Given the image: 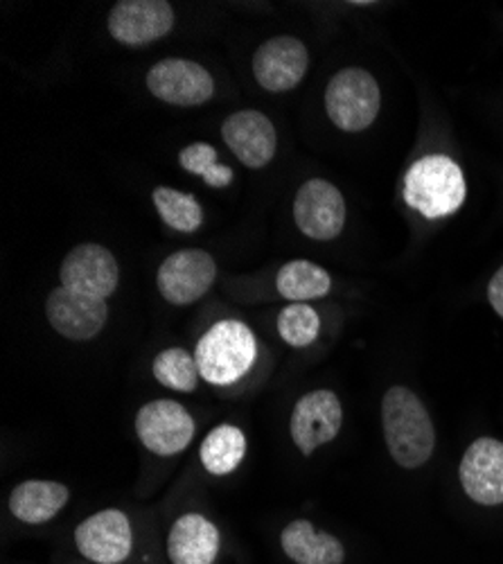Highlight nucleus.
Returning a JSON list of instances; mask_svg holds the SVG:
<instances>
[{
    "label": "nucleus",
    "mask_w": 503,
    "mask_h": 564,
    "mask_svg": "<svg viewBox=\"0 0 503 564\" xmlns=\"http://www.w3.org/2000/svg\"><path fill=\"white\" fill-rule=\"evenodd\" d=\"M219 551V531L204 514L190 512L174 522L167 553L174 564H212Z\"/></svg>",
    "instance_id": "obj_17"
},
{
    "label": "nucleus",
    "mask_w": 503,
    "mask_h": 564,
    "mask_svg": "<svg viewBox=\"0 0 503 564\" xmlns=\"http://www.w3.org/2000/svg\"><path fill=\"white\" fill-rule=\"evenodd\" d=\"M276 288L281 296L294 303H305L311 299H324L332 288V278L324 267L309 260H292L278 271Z\"/></svg>",
    "instance_id": "obj_20"
},
{
    "label": "nucleus",
    "mask_w": 503,
    "mask_h": 564,
    "mask_svg": "<svg viewBox=\"0 0 503 564\" xmlns=\"http://www.w3.org/2000/svg\"><path fill=\"white\" fill-rule=\"evenodd\" d=\"M215 275L217 267L210 253L201 249H183L161 264L156 285L163 299L172 305H190L212 288Z\"/></svg>",
    "instance_id": "obj_7"
},
{
    "label": "nucleus",
    "mask_w": 503,
    "mask_h": 564,
    "mask_svg": "<svg viewBox=\"0 0 503 564\" xmlns=\"http://www.w3.org/2000/svg\"><path fill=\"white\" fill-rule=\"evenodd\" d=\"M461 484L466 495L481 506L503 503V443L479 438L461 460Z\"/></svg>",
    "instance_id": "obj_16"
},
{
    "label": "nucleus",
    "mask_w": 503,
    "mask_h": 564,
    "mask_svg": "<svg viewBox=\"0 0 503 564\" xmlns=\"http://www.w3.org/2000/svg\"><path fill=\"white\" fill-rule=\"evenodd\" d=\"M247 454V438L242 430L221 425L212 430L201 445V463L215 477L231 475Z\"/></svg>",
    "instance_id": "obj_21"
},
{
    "label": "nucleus",
    "mask_w": 503,
    "mask_h": 564,
    "mask_svg": "<svg viewBox=\"0 0 503 564\" xmlns=\"http://www.w3.org/2000/svg\"><path fill=\"white\" fill-rule=\"evenodd\" d=\"M118 278L116 258L100 245L75 247L62 264V288L98 301H107L116 292Z\"/></svg>",
    "instance_id": "obj_9"
},
{
    "label": "nucleus",
    "mask_w": 503,
    "mask_h": 564,
    "mask_svg": "<svg viewBox=\"0 0 503 564\" xmlns=\"http://www.w3.org/2000/svg\"><path fill=\"white\" fill-rule=\"evenodd\" d=\"M221 138L240 163L260 170L276 154L278 135L273 122L260 111H238L221 124Z\"/></svg>",
    "instance_id": "obj_13"
},
{
    "label": "nucleus",
    "mask_w": 503,
    "mask_h": 564,
    "mask_svg": "<svg viewBox=\"0 0 503 564\" xmlns=\"http://www.w3.org/2000/svg\"><path fill=\"white\" fill-rule=\"evenodd\" d=\"M174 25V10L165 0H120L109 14V32L118 43L147 45Z\"/></svg>",
    "instance_id": "obj_11"
},
{
    "label": "nucleus",
    "mask_w": 503,
    "mask_h": 564,
    "mask_svg": "<svg viewBox=\"0 0 503 564\" xmlns=\"http://www.w3.org/2000/svg\"><path fill=\"white\" fill-rule=\"evenodd\" d=\"M283 549L296 564H341L346 557L337 538L318 533L307 520H296L283 531Z\"/></svg>",
    "instance_id": "obj_19"
},
{
    "label": "nucleus",
    "mask_w": 503,
    "mask_h": 564,
    "mask_svg": "<svg viewBox=\"0 0 503 564\" xmlns=\"http://www.w3.org/2000/svg\"><path fill=\"white\" fill-rule=\"evenodd\" d=\"M152 96L176 107H197L212 98L210 73L190 59H163L147 73Z\"/></svg>",
    "instance_id": "obj_8"
},
{
    "label": "nucleus",
    "mask_w": 503,
    "mask_h": 564,
    "mask_svg": "<svg viewBox=\"0 0 503 564\" xmlns=\"http://www.w3.org/2000/svg\"><path fill=\"white\" fill-rule=\"evenodd\" d=\"M258 355L255 337L249 330V325L242 321H219L197 344V366L199 375L215 384L226 387L240 382L249 368L253 366Z\"/></svg>",
    "instance_id": "obj_3"
},
{
    "label": "nucleus",
    "mask_w": 503,
    "mask_h": 564,
    "mask_svg": "<svg viewBox=\"0 0 503 564\" xmlns=\"http://www.w3.org/2000/svg\"><path fill=\"white\" fill-rule=\"evenodd\" d=\"M380 86L363 68L339 70L326 88L328 116L341 131L357 133L369 129L380 113Z\"/></svg>",
    "instance_id": "obj_4"
},
{
    "label": "nucleus",
    "mask_w": 503,
    "mask_h": 564,
    "mask_svg": "<svg viewBox=\"0 0 503 564\" xmlns=\"http://www.w3.org/2000/svg\"><path fill=\"white\" fill-rule=\"evenodd\" d=\"M307 66V48L296 36L269 39L253 55V75L258 84L271 93H285L298 86Z\"/></svg>",
    "instance_id": "obj_12"
},
{
    "label": "nucleus",
    "mask_w": 503,
    "mask_h": 564,
    "mask_svg": "<svg viewBox=\"0 0 503 564\" xmlns=\"http://www.w3.org/2000/svg\"><path fill=\"white\" fill-rule=\"evenodd\" d=\"M294 219L303 235L318 242L339 238L346 224V202L330 181L311 178L303 183L294 202Z\"/></svg>",
    "instance_id": "obj_5"
},
{
    "label": "nucleus",
    "mask_w": 503,
    "mask_h": 564,
    "mask_svg": "<svg viewBox=\"0 0 503 564\" xmlns=\"http://www.w3.org/2000/svg\"><path fill=\"white\" fill-rule=\"evenodd\" d=\"M178 163L186 172L204 176L210 187H226L233 181V170L217 161V150L208 143L188 145L178 154Z\"/></svg>",
    "instance_id": "obj_25"
},
{
    "label": "nucleus",
    "mask_w": 503,
    "mask_h": 564,
    "mask_svg": "<svg viewBox=\"0 0 503 564\" xmlns=\"http://www.w3.org/2000/svg\"><path fill=\"white\" fill-rule=\"evenodd\" d=\"M135 434L150 452L172 456L186 449L195 438V420L178 402L156 400L135 415Z\"/></svg>",
    "instance_id": "obj_6"
},
{
    "label": "nucleus",
    "mask_w": 503,
    "mask_h": 564,
    "mask_svg": "<svg viewBox=\"0 0 503 564\" xmlns=\"http://www.w3.org/2000/svg\"><path fill=\"white\" fill-rule=\"evenodd\" d=\"M154 206L163 221L181 232H195L204 221V210L193 195L178 193L174 187H156L154 191Z\"/></svg>",
    "instance_id": "obj_22"
},
{
    "label": "nucleus",
    "mask_w": 503,
    "mask_h": 564,
    "mask_svg": "<svg viewBox=\"0 0 503 564\" xmlns=\"http://www.w3.org/2000/svg\"><path fill=\"white\" fill-rule=\"evenodd\" d=\"M68 488L55 481H25L10 495V510L25 524H43L68 503Z\"/></svg>",
    "instance_id": "obj_18"
},
{
    "label": "nucleus",
    "mask_w": 503,
    "mask_h": 564,
    "mask_svg": "<svg viewBox=\"0 0 503 564\" xmlns=\"http://www.w3.org/2000/svg\"><path fill=\"white\" fill-rule=\"evenodd\" d=\"M278 333L294 348H307L321 333V318L305 303H294L278 314Z\"/></svg>",
    "instance_id": "obj_24"
},
{
    "label": "nucleus",
    "mask_w": 503,
    "mask_h": 564,
    "mask_svg": "<svg viewBox=\"0 0 503 564\" xmlns=\"http://www.w3.org/2000/svg\"><path fill=\"white\" fill-rule=\"evenodd\" d=\"M154 378L167 389L190 393L199 384L197 359L183 348H167L154 359Z\"/></svg>",
    "instance_id": "obj_23"
},
{
    "label": "nucleus",
    "mask_w": 503,
    "mask_h": 564,
    "mask_svg": "<svg viewBox=\"0 0 503 564\" xmlns=\"http://www.w3.org/2000/svg\"><path fill=\"white\" fill-rule=\"evenodd\" d=\"M488 299L492 310L503 318V267L492 275L488 285Z\"/></svg>",
    "instance_id": "obj_26"
},
{
    "label": "nucleus",
    "mask_w": 503,
    "mask_h": 564,
    "mask_svg": "<svg viewBox=\"0 0 503 564\" xmlns=\"http://www.w3.org/2000/svg\"><path fill=\"white\" fill-rule=\"evenodd\" d=\"M341 402L332 391H311L303 395L292 413V438L303 456L314 454L316 447L328 445L341 430Z\"/></svg>",
    "instance_id": "obj_10"
},
{
    "label": "nucleus",
    "mask_w": 503,
    "mask_h": 564,
    "mask_svg": "<svg viewBox=\"0 0 503 564\" xmlns=\"http://www.w3.org/2000/svg\"><path fill=\"white\" fill-rule=\"evenodd\" d=\"M45 314L62 337L70 341H88L102 333L109 312L105 301L59 288L48 296Z\"/></svg>",
    "instance_id": "obj_15"
},
{
    "label": "nucleus",
    "mask_w": 503,
    "mask_h": 564,
    "mask_svg": "<svg viewBox=\"0 0 503 564\" xmlns=\"http://www.w3.org/2000/svg\"><path fill=\"white\" fill-rule=\"evenodd\" d=\"M384 438L400 467L416 469L425 465L436 447L434 422L423 400L406 387H393L382 402Z\"/></svg>",
    "instance_id": "obj_1"
},
{
    "label": "nucleus",
    "mask_w": 503,
    "mask_h": 564,
    "mask_svg": "<svg viewBox=\"0 0 503 564\" xmlns=\"http://www.w3.org/2000/svg\"><path fill=\"white\" fill-rule=\"evenodd\" d=\"M468 185L459 163L431 154L411 165L404 178V202L427 219L449 217L463 206Z\"/></svg>",
    "instance_id": "obj_2"
},
{
    "label": "nucleus",
    "mask_w": 503,
    "mask_h": 564,
    "mask_svg": "<svg viewBox=\"0 0 503 564\" xmlns=\"http://www.w3.org/2000/svg\"><path fill=\"white\" fill-rule=\"evenodd\" d=\"M75 544L84 557L98 564H118L131 553V527L120 510H102L88 517L75 531Z\"/></svg>",
    "instance_id": "obj_14"
}]
</instances>
